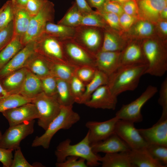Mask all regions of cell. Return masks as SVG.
<instances>
[{
    "instance_id": "33",
    "label": "cell",
    "mask_w": 167,
    "mask_h": 167,
    "mask_svg": "<svg viewBox=\"0 0 167 167\" xmlns=\"http://www.w3.org/2000/svg\"><path fill=\"white\" fill-rule=\"evenodd\" d=\"M82 16V13L79 9L75 2H74L57 24L76 28L80 26Z\"/></svg>"
},
{
    "instance_id": "48",
    "label": "cell",
    "mask_w": 167,
    "mask_h": 167,
    "mask_svg": "<svg viewBox=\"0 0 167 167\" xmlns=\"http://www.w3.org/2000/svg\"><path fill=\"white\" fill-rule=\"evenodd\" d=\"M10 167H34L26 160L20 148L15 150V152Z\"/></svg>"
},
{
    "instance_id": "32",
    "label": "cell",
    "mask_w": 167,
    "mask_h": 167,
    "mask_svg": "<svg viewBox=\"0 0 167 167\" xmlns=\"http://www.w3.org/2000/svg\"><path fill=\"white\" fill-rule=\"evenodd\" d=\"M57 98L60 105L62 106L73 105L75 102L71 93L69 82L57 79Z\"/></svg>"
},
{
    "instance_id": "5",
    "label": "cell",
    "mask_w": 167,
    "mask_h": 167,
    "mask_svg": "<svg viewBox=\"0 0 167 167\" xmlns=\"http://www.w3.org/2000/svg\"><path fill=\"white\" fill-rule=\"evenodd\" d=\"M54 7L53 3L48 0L40 11L31 17L26 32L20 38V41L24 46L35 41L41 35L48 22H54Z\"/></svg>"
},
{
    "instance_id": "23",
    "label": "cell",
    "mask_w": 167,
    "mask_h": 167,
    "mask_svg": "<svg viewBox=\"0 0 167 167\" xmlns=\"http://www.w3.org/2000/svg\"><path fill=\"white\" fill-rule=\"evenodd\" d=\"M127 153L134 167H166L152 156L146 147L131 149Z\"/></svg>"
},
{
    "instance_id": "27",
    "label": "cell",
    "mask_w": 167,
    "mask_h": 167,
    "mask_svg": "<svg viewBox=\"0 0 167 167\" xmlns=\"http://www.w3.org/2000/svg\"><path fill=\"white\" fill-rule=\"evenodd\" d=\"M100 162L102 167H133L127 152L105 153Z\"/></svg>"
},
{
    "instance_id": "19",
    "label": "cell",
    "mask_w": 167,
    "mask_h": 167,
    "mask_svg": "<svg viewBox=\"0 0 167 167\" xmlns=\"http://www.w3.org/2000/svg\"><path fill=\"white\" fill-rule=\"evenodd\" d=\"M92 151L95 153L100 152L112 153L126 152L131 149L117 135L114 133L106 139L91 144Z\"/></svg>"
},
{
    "instance_id": "21",
    "label": "cell",
    "mask_w": 167,
    "mask_h": 167,
    "mask_svg": "<svg viewBox=\"0 0 167 167\" xmlns=\"http://www.w3.org/2000/svg\"><path fill=\"white\" fill-rule=\"evenodd\" d=\"M120 51L119 66L146 64L142 45L132 43Z\"/></svg>"
},
{
    "instance_id": "7",
    "label": "cell",
    "mask_w": 167,
    "mask_h": 167,
    "mask_svg": "<svg viewBox=\"0 0 167 167\" xmlns=\"http://www.w3.org/2000/svg\"><path fill=\"white\" fill-rule=\"evenodd\" d=\"M35 41L36 52L49 61L69 63L65 56L61 40L43 33Z\"/></svg>"
},
{
    "instance_id": "12",
    "label": "cell",
    "mask_w": 167,
    "mask_h": 167,
    "mask_svg": "<svg viewBox=\"0 0 167 167\" xmlns=\"http://www.w3.org/2000/svg\"><path fill=\"white\" fill-rule=\"evenodd\" d=\"M114 133L117 135L131 149L146 148L148 144L140 135L134 123L119 119L116 123Z\"/></svg>"
},
{
    "instance_id": "42",
    "label": "cell",
    "mask_w": 167,
    "mask_h": 167,
    "mask_svg": "<svg viewBox=\"0 0 167 167\" xmlns=\"http://www.w3.org/2000/svg\"><path fill=\"white\" fill-rule=\"evenodd\" d=\"M96 70L95 67L90 66L77 67L75 75L86 85L93 77Z\"/></svg>"
},
{
    "instance_id": "51",
    "label": "cell",
    "mask_w": 167,
    "mask_h": 167,
    "mask_svg": "<svg viewBox=\"0 0 167 167\" xmlns=\"http://www.w3.org/2000/svg\"><path fill=\"white\" fill-rule=\"evenodd\" d=\"M12 149H5L0 147V162L4 167H10L13 156Z\"/></svg>"
},
{
    "instance_id": "17",
    "label": "cell",
    "mask_w": 167,
    "mask_h": 167,
    "mask_svg": "<svg viewBox=\"0 0 167 167\" xmlns=\"http://www.w3.org/2000/svg\"><path fill=\"white\" fill-rule=\"evenodd\" d=\"M36 47L35 41L25 45L0 70V79L12 72L24 67L29 58L35 52Z\"/></svg>"
},
{
    "instance_id": "28",
    "label": "cell",
    "mask_w": 167,
    "mask_h": 167,
    "mask_svg": "<svg viewBox=\"0 0 167 167\" xmlns=\"http://www.w3.org/2000/svg\"><path fill=\"white\" fill-rule=\"evenodd\" d=\"M75 32V28L49 22L45 25L43 33L63 41L73 38Z\"/></svg>"
},
{
    "instance_id": "30",
    "label": "cell",
    "mask_w": 167,
    "mask_h": 167,
    "mask_svg": "<svg viewBox=\"0 0 167 167\" xmlns=\"http://www.w3.org/2000/svg\"><path fill=\"white\" fill-rule=\"evenodd\" d=\"M24 47L20 37L13 36L10 42L0 52V70Z\"/></svg>"
},
{
    "instance_id": "26",
    "label": "cell",
    "mask_w": 167,
    "mask_h": 167,
    "mask_svg": "<svg viewBox=\"0 0 167 167\" xmlns=\"http://www.w3.org/2000/svg\"><path fill=\"white\" fill-rule=\"evenodd\" d=\"M43 92L40 79L28 70L18 94L31 99Z\"/></svg>"
},
{
    "instance_id": "59",
    "label": "cell",
    "mask_w": 167,
    "mask_h": 167,
    "mask_svg": "<svg viewBox=\"0 0 167 167\" xmlns=\"http://www.w3.org/2000/svg\"><path fill=\"white\" fill-rule=\"evenodd\" d=\"M110 0L112 1L116 2H117L119 3L121 5H122L130 0Z\"/></svg>"
},
{
    "instance_id": "20",
    "label": "cell",
    "mask_w": 167,
    "mask_h": 167,
    "mask_svg": "<svg viewBox=\"0 0 167 167\" xmlns=\"http://www.w3.org/2000/svg\"><path fill=\"white\" fill-rule=\"evenodd\" d=\"M120 51H100L95 56V67L108 76L119 67Z\"/></svg>"
},
{
    "instance_id": "13",
    "label": "cell",
    "mask_w": 167,
    "mask_h": 167,
    "mask_svg": "<svg viewBox=\"0 0 167 167\" xmlns=\"http://www.w3.org/2000/svg\"><path fill=\"white\" fill-rule=\"evenodd\" d=\"M2 113L7 120L9 126L38 119L39 117L36 108L31 102L8 109Z\"/></svg>"
},
{
    "instance_id": "49",
    "label": "cell",
    "mask_w": 167,
    "mask_h": 167,
    "mask_svg": "<svg viewBox=\"0 0 167 167\" xmlns=\"http://www.w3.org/2000/svg\"><path fill=\"white\" fill-rule=\"evenodd\" d=\"M124 12L135 17L140 18L139 8L136 0H130L121 5Z\"/></svg>"
},
{
    "instance_id": "22",
    "label": "cell",
    "mask_w": 167,
    "mask_h": 167,
    "mask_svg": "<svg viewBox=\"0 0 167 167\" xmlns=\"http://www.w3.org/2000/svg\"><path fill=\"white\" fill-rule=\"evenodd\" d=\"M24 67L40 78L52 75L50 62L36 51L29 58Z\"/></svg>"
},
{
    "instance_id": "43",
    "label": "cell",
    "mask_w": 167,
    "mask_h": 167,
    "mask_svg": "<svg viewBox=\"0 0 167 167\" xmlns=\"http://www.w3.org/2000/svg\"><path fill=\"white\" fill-rule=\"evenodd\" d=\"M96 11L101 16L105 23L111 28L117 30L121 29L119 22V16L118 15L102 11Z\"/></svg>"
},
{
    "instance_id": "18",
    "label": "cell",
    "mask_w": 167,
    "mask_h": 167,
    "mask_svg": "<svg viewBox=\"0 0 167 167\" xmlns=\"http://www.w3.org/2000/svg\"><path fill=\"white\" fill-rule=\"evenodd\" d=\"M140 18L153 24L160 20L161 11L167 6V0H137Z\"/></svg>"
},
{
    "instance_id": "35",
    "label": "cell",
    "mask_w": 167,
    "mask_h": 167,
    "mask_svg": "<svg viewBox=\"0 0 167 167\" xmlns=\"http://www.w3.org/2000/svg\"><path fill=\"white\" fill-rule=\"evenodd\" d=\"M125 46L112 32L107 31L105 32L104 40L101 51H120Z\"/></svg>"
},
{
    "instance_id": "14",
    "label": "cell",
    "mask_w": 167,
    "mask_h": 167,
    "mask_svg": "<svg viewBox=\"0 0 167 167\" xmlns=\"http://www.w3.org/2000/svg\"><path fill=\"white\" fill-rule=\"evenodd\" d=\"M119 119L115 116L103 122L89 121L86 124L88 129V139L90 144L102 141L114 133L115 126Z\"/></svg>"
},
{
    "instance_id": "50",
    "label": "cell",
    "mask_w": 167,
    "mask_h": 167,
    "mask_svg": "<svg viewBox=\"0 0 167 167\" xmlns=\"http://www.w3.org/2000/svg\"><path fill=\"white\" fill-rule=\"evenodd\" d=\"M100 11L114 13L119 16L124 13L121 5L110 0H108L106 2Z\"/></svg>"
},
{
    "instance_id": "1",
    "label": "cell",
    "mask_w": 167,
    "mask_h": 167,
    "mask_svg": "<svg viewBox=\"0 0 167 167\" xmlns=\"http://www.w3.org/2000/svg\"><path fill=\"white\" fill-rule=\"evenodd\" d=\"M147 68L146 64L120 66L108 76L107 85L117 96L124 92L134 90Z\"/></svg>"
},
{
    "instance_id": "15",
    "label": "cell",
    "mask_w": 167,
    "mask_h": 167,
    "mask_svg": "<svg viewBox=\"0 0 167 167\" xmlns=\"http://www.w3.org/2000/svg\"><path fill=\"white\" fill-rule=\"evenodd\" d=\"M117 103V96L112 92L106 84L95 90L84 104L91 108L114 110Z\"/></svg>"
},
{
    "instance_id": "62",
    "label": "cell",
    "mask_w": 167,
    "mask_h": 167,
    "mask_svg": "<svg viewBox=\"0 0 167 167\" xmlns=\"http://www.w3.org/2000/svg\"><path fill=\"white\" fill-rule=\"evenodd\" d=\"M3 9V6H2V7L1 8H0V14L1 11H2Z\"/></svg>"
},
{
    "instance_id": "25",
    "label": "cell",
    "mask_w": 167,
    "mask_h": 167,
    "mask_svg": "<svg viewBox=\"0 0 167 167\" xmlns=\"http://www.w3.org/2000/svg\"><path fill=\"white\" fill-rule=\"evenodd\" d=\"M31 17L25 7L15 5L13 23V36H18L20 38L26 32Z\"/></svg>"
},
{
    "instance_id": "29",
    "label": "cell",
    "mask_w": 167,
    "mask_h": 167,
    "mask_svg": "<svg viewBox=\"0 0 167 167\" xmlns=\"http://www.w3.org/2000/svg\"><path fill=\"white\" fill-rule=\"evenodd\" d=\"M108 76L102 71L97 69L91 80L86 85L85 92L80 104H84L89 99L92 93L100 86L107 84Z\"/></svg>"
},
{
    "instance_id": "46",
    "label": "cell",
    "mask_w": 167,
    "mask_h": 167,
    "mask_svg": "<svg viewBox=\"0 0 167 167\" xmlns=\"http://www.w3.org/2000/svg\"><path fill=\"white\" fill-rule=\"evenodd\" d=\"M158 102L161 106L162 111L161 117H167V78L162 83L160 90Z\"/></svg>"
},
{
    "instance_id": "3",
    "label": "cell",
    "mask_w": 167,
    "mask_h": 167,
    "mask_svg": "<svg viewBox=\"0 0 167 167\" xmlns=\"http://www.w3.org/2000/svg\"><path fill=\"white\" fill-rule=\"evenodd\" d=\"M80 119L79 114L73 110V105L61 106L59 114L50 123L43 134L36 137L32 146H42L45 149L48 148L52 138L58 131L70 129Z\"/></svg>"
},
{
    "instance_id": "60",
    "label": "cell",
    "mask_w": 167,
    "mask_h": 167,
    "mask_svg": "<svg viewBox=\"0 0 167 167\" xmlns=\"http://www.w3.org/2000/svg\"><path fill=\"white\" fill-rule=\"evenodd\" d=\"M2 133L1 132V131H0V141L1 140V139L2 136Z\"/></svg>"
},
{
    "instance_id": "9",
    "label": "cell",
    "mask_w": 167,
    "mask_h": 167,
    "mask_svg": "<svg viewBox=\"0 0 167 167\" xmlns=\"http://www.w3.org/2000/svg\"><path fill=\"white\" fill-rule=\"evenodd\" d=\"M35 120L26 122L9 127L6 130L0 141V147L15 150L19 148L21 142L34 131Z\"/></svg>"
},
{
    "instance_id": "4",
    "label": "cell",
    "mask_w": 167,
    "mask_h": 167,
    "mask_svg": "<svg viewBox=\"0 0 167 167\" xmlns=\"http://www.w3.org/2000/svg\"><path fill=\"white\" fill-rule=\"evenodd\" d=\"M147 65L145 72L152 75L161 77L167 71L166 48L156 41L148 40L142 45Z\"/></svg>"
},
{
    "instance_id": "55",
    "label": "cell",
    "mask_w": 167,
    "mask_h": 167,
    "mask_svg": "<svg viewBox=\"0 0 167 167\" xmlns=\"http://www.w3.org/2000/svg\"><path fill=\"white\" fill-rule=\"evenodd\" d=\"M159 28L161 32L164 35L167 34V21L166 20H160Z\"/></svg>"
},
{
    "instance_id": "47",
    "label": "cell",
    "mask_w": 167,
    "mask_h": 167,
    "mask_svg": "<svg viewBox=\"0 0 167 167\" xmlns=\"http://www.w3.org/2000/svg\"><path fill=\"white\" fill-rule=\"evenodd\" d=\"M48 0H28L25 8L31 17L36 15Z\"/></svg>"
},
{
    "instance_id": "2",
    "label": "cell",
    "mask_w": 167,
    "mask_h": 167,
    "mask_svg": "<svg viewBox=\"0 0 167 167\" xmlns=\"http://www.w3.org/2000/svg\"><path fill=\"white\" fill-rule=\"evenodd\" d=\"M67 139L61 142L56 147L55 154L57 162L64 161L69 156H76L84 159L88 166L96 167L101 165V156L92 150L89 142L88 132L84 137L75 144H71Z\"/></svg>"
},
{
    "instance_id": "54",
    "label": "cell",
    "mask_w": 167,
    "mask_h": 167,
    "mask_svg": "<svg viewBox=\"0 0 167 167\" xmlns=\"http://www.w3.org/2000/svg\"><path fill=\"white\" fill-rule=\"evenodd\" d=\"M108 0H86L91 7L96 9V11H100L103 9L105 4Z\"/></svg>"
},
{
    "instance_id": "56",
    "label": "cell",
    "mask_w": 167,
    "mask_h": 167,
    "mask_svg": "<svg viewBox=\"0 0 167 167\" xmlns=\"http://www.w3.org/2000/svg\"><path fill=\"white\" fill-rule=\"evenodd\" d=\"M167 18V6L161 11L160 15V20H166Z\"/></svg>"
},
{
    "instance_id": "16",
    "label": "cell",
    "mask_w": 167,
    "mask_h": 167,
    "mask_svg": "<svg viewBox=\"0 0 167 167\" xmlns=\"http://www.w3.org/2000/svg\"><path fill=\"white\" fill-rule=\"evenodd\" d=\"M138 130L148 144L167 146V117H161L157 122L150 128Z\"/></svg>"
},
{
    "instance_id": "40",
    "label": "cell",
    "mask_w": 167,
    "mask_h": 167,
    "mask_svg": "<svg viewBox=\"0 0 167 167\" xmlns=\"http://www.w3.org/2000/svg\"><path fill=\"white\" fill-rule=\"evenodd\" d=\"M152 23L148 21L141 19L133 26L132 31L136 35L140 36H147L153 32L154 27Z\"/></svg>"
},
{
    "instance_id": "58",
    "label": "cell",
    "mask_w": 167,
    "mask_h": 167,
    "mask_svg": "<svg viewBox=\"0 0 167 167\" xmlns=\"http://www.w3.org/2000/svg\"><path fill=\"white\" fill-rule=\"evenodd\" d=\"M28 0H16L15 5L18 6L25 7Z\"/></svg>"
},
{
    "instance_id": "11",
    "label": "cell",
    "mask_w": 167,
    "mask_h": 167,
    "mask_svg": "<svg viewBox=\"0 0 167 167\" xmlns=\"http://www.w3.org/2000/svg\"><path fill=\"white\" fill-rule=\"evenodd\" d=\"M65 56L68 62L75 66L95 67V56L75 42L72 39L62 41Z\"/></svg>"
},
{
    "instance_id": "10",
    "label": "cell",
    "mask_w": 167,
    "mask_h": 167,
    "mask_svg": "<svg viewBox=\"0 0 167 167\" xmlns=\"http://www.w3.org/2000/svg\"><path fill=\"white\" fill-rule=\"evenodd\" d=\"M96 28L81 25L77 27L72 38L77 44L94 56L101 51L102 45L100 32Z\"/></svg>"
},
{
    "instance_id": "52",
    "label": "cell",
    "mask_w": 167,
    "mask_h": 167,
    "mask_svg": "<svg viewBox=\"0 0 167 167\" xmlns=\"http://www.w3.org/2000/svg\"><path fill=\"white\" fill-rule=\"evenodd\" d=\"M137 19L124 12L119 16V22L121 29L128 30L133 25Z\"/></svg>"
},
{
    "instance_id": "36",
    "label": "cell",
    "mask_w": 167,
    "mask_h": 167,
    "mask_svg": "<svg viewBox=\"0 0 167 167\" xmlns=\"http://www.w3.org/2000/svg\"><path fill=\"white\" fill-rule=\"evenodd\" d=\"M106 24L97 12L93 11L89 12L82 13L80 26L105 28Z\"/></svg>"
},
{
    "instance_id": "39",
    "label": "cell",
    "mask_w": 167,
    "mask_h": 167,
    "mask_svg": "<svg viewBox=\"0 0 167 167\" xmlns=\"http://www.w3.org/2000/svg\"><path fill=\"white\" fill-rule=\"evenodd\" d=\"M69 82L71 93L75 102L80 104L85 92L86 85L75 75Z\"/></svg>"
},
{
    "instance_id": "24",
    "label": "cell",
    "mask_w": 167,
    "mask_h": 167,
    "mask_svg": "<svg viewBox=\"0 0 167 167\" xmlns=\"http://www.w3.org/2000/svg\"><path fill=\"white\" fill-rule=\"evenodd\" d=\"M28 70L23 67L9 74L1 79L3 88L9 94H18L26 76Z\"/></svg>"
},
{
    "instance_id": "34",
    "label": "cell",
    "mask_w": 167,
    "mask_h": 167,
    "mask_svg": "<svg viewBox=\"0 0 167 167\" xmlns=\"http://www.w3.org/2000/svg\"><path fill=\"white\" fill-rule=\"evenodd\" d=\"M31 101L19 94H10L0 100V112L31 102Z\"/></svg>"
},
{
    "instance_id": "31",
    "label": "cell",
    "mask_w": 167,
    "mask_h": 167,
    "mask_svg": "<svg viewBox=\"0 0 167 167\" xmlns=\"http://www.w3.org/2000/svg\"><path fill=\"white\" fill-rule=\"evenodd\" d=\"M76 67L69 63L50 62L51 75L57 79L68 82L75 75Z\"/></svg>"
},
{
    "instance_id": "38",
    "label": "cell",
    "mask_w": 167,
    "mask_h": 167,
    "mask_svg": "<svg viewBox=\"0 0 167 167\" xmlns=\"http://www.w3.org/2000/svg\"><path fill=\"white\" fill-rule=\"evenodd\" d=\"M0 14V31L13 21L15 4L11 0L7 1L3 5Z\"/></svg>"
},
{
    "instance_id": "37",
    "label": "cell",
    "mask_w": 167,
    "mask_h": 167,
    "mask_svg": "<svg viewBox=\"0 0 167 167\" xmlns=\"http://www.w3.org/2000/svg\"><path fill=\"white\" fill-rule=\"evenodd\" d=\"M146 148L156 159L167 166V146L157 144H148Z\"/></svg>"
},
{
    "instance_id": "44",
    "label": "cell",
    "mask_w": 167,
    "mask_h": 167,
    "mask_svg": "<svg viewBox=\"0 0 167 167\" xmlns=\"http://www.w3.org/2000/svg\"><path fill=\"white\" fill-rule=\"evenodd\" d=\"M85 160L79 157L71 156L67 157L62 162H56L57 167H87Z\"/></svg>"
},
{
    "instance_id": "61",
    "label": "cell",
    "mask_w": 167,
    "mask_h": 167,
    "mask_svg": "<svg viewBox=\"0 0 167 167\" xmlns=\"http://www.w3.org/2000/svg\"><path fill=\"white\" fill-rule=\"evenodd\" d=\"M11 1H12L13 3L15 5V2H16V0H11Z\"/></svg>"
},
{
    "instance_id": "53",
    "label": "cell",
    "mask_w": 167,
    "mask_h": 167,
    "mask_svg": "<svg viewBox=\"0 0 167 167\" xmlns=\"http://www.w3.org/2000/svg\"><path fill=\"white\" fill-rule=\"evenodd\" d=\"M75 1L79 9L82 13H88L93 11L86 0H75Z\"/></svg>"
},
{
    "instance_id": "6",
    "label": "cell",
    "mask_w": 167,
    "mask_h": 167,
    "mask_svg": "<svg viewBox=\"0 0 167 167\" xmlns=\"http://www.w3.org/2000/svg\"><path fill=\"white\" fill-rule=\"evenodd\" d=\"M31 103L35 106L39 114L38 125L45 130L60 112L61 105L57 96H49L42 92L32 99Z\"/></svg>"
},
{
    "instance_id": "8",
    "label": "cell",
    "mask_w": 167,
    "mask_h": 167,
    "mask_svg": "<svg viewBox=\"0 0 167 167\" xmlns=\"http://www.w3.org/2000/svg\"><path fill=\"white\" fill-rule=\"evenodd\" d=\"M157 88L152 85L148 86L138 98L131 103L123 105L116 112L115 116L119 119L134 123L141 122L143 116L141 109L145 104L157 92Z\"/></svg>"
},
{
    "instance_id": "45",
    "label": "cell",
    "mask_w": 167,
    "mask_h": 167,
    "mask_svg": "<svg viewBox=\"0 0 167 167\" xmlns=\"http://www.w3.org/2000/svg\"><path fill=\"white\" fill-rule=\"evenodd\" d=\"M13 21L0 31V52L11 41L13 34Z\"/></svg>"
},
{
    "instance_id": "41",
    "label": "cell",
    "mask_w": 167,
    "mask_h": 167,
    "mask_svg": "<svg viewBox=\"0 0 167 167\" xmlns=\"http://www.w3.org/2000/svg\"><path fill=\"white\" fill-rule=\"evenodd\" d=\"M40 79L43 92L48 96H57V79L52 75Z\"/></svg>"
},
{
    "instance_id": "57",
    "label": "cell",
    "mask_w": 167,
    "mask_h": 167,
    "mask_svg": "<svg viewBox=\"0 0 167 167\" xmlns=\"http://www.w3.org/2000/svg\"><path fill=\"white\" fill-rule=\"evenodd\" d=\"M10 95L3 88L0 81V100Z\"/></svg>"
}]
</instances>
